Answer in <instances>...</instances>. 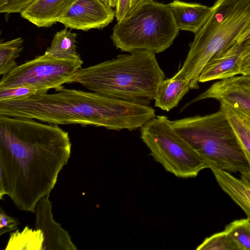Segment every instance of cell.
<instances>
[{
	"mask_svg": "<svg viewBox=\"0 0 250 250\" xmlns=\"http://www.w3.org/2000/svg\"><path fill=\"white\" fill-rule=\"evenodd\" d=\"M38 92L37 90L27 86L0 89V101L24 99L28 98Z\"/></svg>",
	"mask_w": 250,
	"mask_h": 250,
	"instance_id": "cb8c5ba5",
	"label": "cell"
},
{
	"mask_svg": "<svg viewBox=\"0 0 250 250\" xmlns=\"http://www.w3.org/2000/svg\"><path fill=\"white\" fill-rule=\"evenodd\" d=\"M106 4L111 8L115 7L117 0H102Z\"/></svg>",
	"mask_w": 250,
	"mask_h": 250,
	"instance_id": "f1b7e54d",
	"label": "cell"
},
{
	"mask_svg": "<svg viewBox=\"0 0 250 250\" xmlns=\"http://www.w3.org/2000/svg\"><path fill=\"white\" fill-rule=\"evenodd\" d=\"M240 71V75L250 76V45L242 46Z\"/></svg>",
	"mask_w": 250,
	"mask_h": 250,
	"instance_id": "4316f807",
	"label": "cell"
},
{
	"mask_svg": "<svg viewBox=\"0 0 250 250\" xmlns=\"http://www.w3.org/2000/svg\"><path fill=\"white\" fill-rule=\"evenodd\" d=\"M237 42L242 46L250 45V22L240 34Z\"/></svg>",
	"mask_w": 250,
	"mask_h": 250,
	"instance_id": "83f0119b",
	"label": "cell"
},
{
	"mask_svg": "<svg viewBox=\"0 0 250 250\" xmlns=\"http://www.w3.org/2000/svg\"><path fill=\"white\" fill-rule=\"evenodd\" d=\"M207 99L228 102L250 114V76L239 75L216 82L190 104Z\"/></svg>",
	"mask_w": 250,
	"mask_h": 250,
	"instance_id": "8fae6325",
	"label": "cell"
},
{
	"mask_svg": "<svg viewBox=\"0 0 250 250\" xmlns=\"http://www.w3.org/2000/svg\"><path fill=\"white\" fill-rule=\"evenodd\" d=\"M141 138L150 155L167 171L180 178L196 177L208 166L175 131L164 115L155 116L141 127Z\"/></svg>",
	"mask_w": 250,
	"mask_h": 250,
	"instance_id": "52a82bcc",
	"label": "cell"
},
{
	"mask_svg": "<svg viewBox=\"0 0 250 250\" xmlns=\"http://www.w3.org/2000/svg\"><path fill=\"white\" fill-rule=\"evenodd\" d=\"M74 0H36L21 16L38 27H48L57 22Z\"/></svg>",
	"mask_w": 250,
	"mask_h": 250,
	"instance_id": "9a60e30c",
	"label": "cell"
},
{
	"mask_svg": "<svg viewBox=\"0 0 250 250\" xmlns=\"http://www.w3.org/2000/svg\"><path fill=\"white\" fill-rule=\"evenodd\" d=\"M232 239L238 250H250V220H235L227 225L224 230Z\"/></svg>",
	"mask_w": 250,
	"mask_h": 250,
	"instance_id": "44dd1931",
	"label": "cell"
},
{
	"mask_svg": "<svg viewBox=\"0 0 250 250\" xmlns=\"http://www.w3.org/2000/svg\"><path fill=\"white\" fill-rule=\"evenodd\" d=\"M196 250H238L231 237L224 231L206 237Z\"/></svg>",
	"mask_w": 250,
	"mask_h": 250,
	"instance_id": "7402d4cb",
	"label": "cell"
},
{
	"mask_svg": "<svg viewBox=\"0 0 250 250\" xmlns=\"http://www.w3.org/2000/svg\"><path fill=\"white\" fill-rule=\"evenodd\" d=\"M36 0H0L1 13H21Z\"/></svg>",
	"mask_w": 250,
	"mask_h": 250,
	"instance_id": "d4e9b609",
	"label": "cell"
},
{
	"mask_svg": "<svg viewBox=\"0 0 250 250\" xmlns=\"http://www.w3.org/2000/svg\"><path fill=\"white\" fill-rule=\"evenodd\" d=\"M43 241V235L41 230L26 226L21 231L17 230L10 233L5 250H42Z\"/></svg>",
	"mask_w": 250,
	"mask_h": 250,
	"instance_id": "d6986e66",
	"label": "cell"
},
{
	"mask_svg": "<svg viewBox=\"0 0 250 250\" xmlns=\"http://www.w3.org/2000/svg\"><path fill=\"white\" fill-rule=\"evenodd\" d=\"M20 224L18 220L7 215L0 207V235L17 229Z\"/></svg>",
	"mask_w": 250,
	"mask_h": 250,
	"instance_id": "484cf974",
	"label": "cell"
},
{
	"mask_svg": "<svg viewBox=\"0 0 250 250\" xmlns=\"http://www.w3.org/2000/svg\"><path fill=\"white\" fill-rule=\"evenodd\" d=\"M243 110H244V109H243ZM247 112V114H248V115L249 117V118H250V114L248 113L247 112Z\"/></svg>",
	"mask_w": 250,
	"mask_h": 250,
	"instance_id": "f546056e",
	"label": "cell"
},
{
	"mask_svg": "<svg viewBox=\"0 0 250 250\" xmlns=\"http://www.w3.org/2000/svg\"><path fill=\"white\" fill-rule=\"evenodd\" d=\"M115 16V11L102 0H74L59 22L67 28L87 31L103 29Z\"/></svg>",
	"mask_w": 250,
	"mask_h": 250,
	"instance_id": "9c48e42d",
	"label": "cell"
},
{
	"mask_svg": "<svg viewBox=\"0 0 250 250\" xmlns=\"http://www.w3.org/2000/svg\"><path fill=\"white\" fill-rule=\"evenodd\" d=\"M77 33H72L65 27L56 33L45 52L59 59L80 58L77 52Z\"/></svg>",
	"mask_w": 250,
	"mask_h": 250,
	"instance_id": "ac0fdd59",
	"label": "cell"
},
{
	"mask_svg": "<svg viewBox=\"0 0 250 250\" xmlns=\"http://www.w3.org/2000/svg\"><path fill=\"white\" fill-rule=\"evenodd\" d=\"M23 39L19 37L0 43V75L3 76L17 66L16 59L23 49Z\"/></svg>",
	"mask_w": 250,
	"mask_h": 250,
	"instance_id": "ffe728a7",
	"label": "cell"
},
{
	"mask_svg": "<svg viewBox=\"0 0 250 250\" xmlns=\"http://www.w3.org/2000/svg\"><path fill=\"white\" fill-rule=\"evenodd\" d=\"M83 63L81 57L59 59L45 52L2 76L0 89L27 86L39 92H48L50 89L57 91L68 83Z\"/></svg>",
	"mask_w": 250,
	"mask_h": 250,
	"instance_id": "ba28073f",
	"label": "cell"
},
{
	"mask_svg": "<svg viewBox=\"0 0 250 250\" xmlns=\"http://www.w3.org/2000/svg\"><path fill=\"white\" fill-rule=\"evenodd\" d=\"M221 188L244 211L250 220V170L238 178L219 168L210 169Z\"/></svg>",
	"mask_w": 250,
	"mask_h": 250,
	"instance_id": "4fadbf2b",
	"label": "cell"
},
{
	"mask_svg": "<svg viewBox=\"0 0 250 250\" xmlns=\"http://www.w3.org/2000/svg\"><path fill=\"white\" fill-rule=\"evenodd\" d=\"M190 89L189 80L175 74L160 83L154 99L155 106L168 112L177 106Z\"/></svg>",
	"mask_w": 250,
	"mask_h": 250,
	"instance_id": "2e32d148",
	"label": "cell"
},
{
	"mask_svg": "<svg viewBox=\"0 0 250 250\" xmlns=\"http://www.w3.org/2000/svg\"><path fill=\"white\" fill-rule=\"evenodd\" d=\"M146 0H117L115 14L117 21L131 16Z\"/></svg>",
	"mask_w": 250,
	"mask_h": 250,
	"instance_id": "603a6c76",
	"label": "cell"
},
{
	"mask_svg": "<svg viewBox=\"0 0 250 250\" xmlns=\"http://www.w3.org/2000/svg\"><path fill=\"white\" fill-rule=\"evenodd\" d=\"M170 123L208 168L240 173L250 170L236 134L221 109L204 116L170 121Z\"/></svg>",
	"mask_w": 250,
	"mask_h": 250,
	"instance_id": "5b68a950",
	"label": "cell"
},
{
	"mask_svg": "<svg viewBox=\"0 0 250 250\" xmlns=\"http://www.w3.org/2000/svg\"><path fill=\"white\" fill-rule=\"evenodd\" d=\"M204 25L195 34L181 68L176 73L198 89L201 72L217 53L237 41L250 22V0H217Z\"/></svg>",
	"mask_w": 250,
	"mask_h": 250,
	"instance_id": "277c9868",
	"label": "cell"
},
{
	"mask_svg": "<svg viewBox=\"0 0 250 250\" xmlns=\"http://www.w3.org/2000/svg\"><path fill=\"white\" fill-rule=\"evenodd\" d=\"M179 31L168 4L146 0L131 16L118 21L111 39L122 51L155 54L169 47Z\"/></svg>",
	"mask_w": 250,
	"mask_h": 250,
	"instance_id": "8992f818",
	"label": "cell"
},
{
	"mask_svg": "<svg viewBox=\"0 0 250 250\" xmlns=\"http://www.w3.org/2000/svg\"><path fill=\"white\" fill-rule=\"evenodd\" d=\"M0 115L132 131L155 117V111L148 105L62 86L55 93L39 91L28 98L0 101Z\"/></svg>",
	"mask_w": 250,
	"mask_h": 250,
	"instance_id": "7a4b0ae2",
	"label": "cell"
},
{
	"mask_svg": "<svg viewBox=\"0 0 250 250\" xmlns=\"http://www.w3.org/2000/svg\"><path fill=\"white\" fill-rule=\"evenodd\" d=\"M242 46L237 41L215 54L201 72L199 83L221 80L240 75Z\"/></svg>",
	"mask_w": 250,
	"mask_h": 250,
	"instance_id": "7c38bea8",
	"label": "cell"
},
{
	"mask_svg": "<svg viewBox=\"0 0 250 250\" xmlns=\"http://www.w3.org/2000/svg\"><path fill=\"white\" fill-rule=\"evenodd\" d=\"M49 195L39 200L35 212V228L41 230L44 237L42 250H77L68 231L53 219Z\"/></svg>",
	"mask_w": 250,
	"mask_h": 250,
	"instance_id": "30bf717a",
	"label": "cell"
},
{
	"mask_svg": "<svg viewBox=\"0 0 250 250\" xmlns=\"http://www.w3.org/2000/svg\"><path fill=\"white\" fill-rule=\"evenodd\" d=\"M165 78L155 54L137 50L82 67L67 83H78L90 91L149 105Z\"/></svg>",
	"mask_w": 250,
	"mask_h": 250,
	"instance_id": "3957f363",
	"label": "cell"
},
{
	"mask_svg": "<svg viewBox=\"0 0 250 250\" xmlns=\"http://www.w3.org/2000/svg\"><path fill=\"white\" fill-rule=\"evenodd\" d=\"M220 109L230 123L247 160L250 169V119L239 106L221 101Z\"/></svg>",
	"mask_w": 250,
	"mask_h": 250,
	"instance_id": "e0dca14e",
	"label": "cell"
},
{
	"mask_svg": "<svg viewBox=\"0 0 250 250\" xmlns=\"http://www.w3.org/2000/svg\"><path fill=\"white\" fill-rule=\"evenodd\" d=\"M43 123L0 115V199L7 195L19 209L32 213L71 151L68 132Z\"/></svg>",
	"mask_w": 250,
	"mask_h": 250,
	"instance_id": "6da1fadb",
	"label": "cell"
},
{
	"mask_svg": "<svg viewBox=\"0 0 250 250\" xmlns=\"http://www.w3.org/2000/svg\"><path fill=\"white\" fill-rule=\"evenodd\" d=\"M179 30L196 33L206 23L212 10L197 3L174 0L168 4Z\"/></svg>",
	"mask_w": 250,
	"mask_h": 250,
	"instance_id": "5bb4252c",
	"label": "cell"
}]
</instances>
